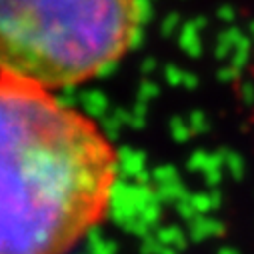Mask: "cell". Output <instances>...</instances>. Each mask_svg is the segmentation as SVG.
<instances>
[{
  "label": "cell",
  "instance_id": "cell-1",
  "mask_svg": "<svg viewBox=\"0 0 254 254\" xmlns=\"http://www.w3.org/2000/svg\"><path fill=\"white\" fill-rule=\"evenodd\" d=\"M118 154L56 92L0 76V254H66L108 214Z\"/></svg>",
  "mask_w": 254,
  "mask_h": 254
},
{
  "label": "cell",
  "instance_id": "cell-2",
  "mask_svg": "<svg viewBox=\"0 0 254 254\" xmlns=\"http://www.w3.org/2000/svg\"><path fill=\"white\" fill-rule=\"evenodd\" d=\"M140 0H0V76L50 92L84 84L136 44Z\"/></svg>",
  "mask_w": 254,
  "mask_h": 254
}]
</instances>
